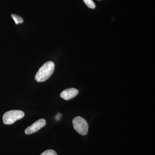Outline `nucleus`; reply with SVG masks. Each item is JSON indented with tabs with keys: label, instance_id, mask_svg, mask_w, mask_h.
<instances>
[{
	"label": "nucleus",
	"instance_id": "0eeeda50",
	"mask_svg": "<svg viewBox=\"0 0 155 155\" xmlns=\"http://www.w3.org/2000/svg\"><path fill=\"white\" fill-rule=\"evenodd\" d=\"M84 2L88 8L91 9L95 8L96 5L92 0H83Z\"/></svg>",
	"mask_w": 155,
	"mask_h": 155
},
{
	"label": "nucleus",
	"instance_id": "f257e3e1",
	"mask_svg": "<svg viewBox=\"0 0 155 155\" xmlns=\"http://www.w3.org/2000/svg\"><path fill=\"white\" fill-rule=\"evenodd\" d=\"M55 64L52 61H48L42 65L37 72L35 79L39 82H44L52 75L54 70Z\"/></svg>",
	"mask_w": 155,
	"mask_h": 155
},
{
	"label": "nucleus",
	"instance_id": "1a4fd4ad",
	"mask_svg": "<svg viewBox=\"0 0 155 155\" xmlns=\"http://www.w3.org/2000/svg\"><path fill=\"white\" fill-rule=\"evenodd\" d=\"M61 116V115L60 114H58V115H57V116H56V119H57V120H59V119H60V117Z\"/></svg>",
	"mask_w": 155,
	"mask_h": 155
},
{
	"label": "nucleus",
	"instance_id": "39448f33",
	"mask_svg": "<svg viewBox=\"0 0 155 155\" xmlns=\"http://www.w3.org/2000/svg\"><path fill=\"white\" fill-rule=\"evenodd\" d=\"M79 91L76 89L70 88L67 89L61 93L60 96L64 99L68 101L72 99L78 94Z\"/></svg>",
	"mask_w": 155,
	"mask_h": 155
},
{
	"label": "nucleus",
	"instance_id": "f03ea898",
	"mask_svg": "<svg viewBox=\"0 0 155 155\" xmlns=\"http://www.w3.org/2000/svg\"><path fill=\"white\" fill-rule=\"evenodd\" d=\"M24 116L25 114L21 110H13L8 111L3 115V122L5 125H11L17 120L22 119Z\"/></svg>",
	"mask_w": 155,
	"mask_h": 155
},
{
	"label": "nucleus",
	"instance_id": "9d476101",
	"mask_svg": "<svg viewBox=\"0 0 155 155\" xmlns=\"http://www.w3.org/2000/svg\"></svg>",
	"mask_w": 155,
	"mask_h": 155
},
{
	"label": "nucleus",
	"instance_id": "20e7f679",
	"mask_svg": "<svg viewBox=\"0 0 155 155\" xmlns=\"http://www.w3.org/2000/svg\"><path fill=\"white\" fill-rule=\"evenodd\" d=\"M46 124V122L45 119H39L36 122H34L31 125L27 127L25 130V133L26 134H30L35 133L42 127H44Z\"/></svg>",
	"mask_w": 155,
	"mask_h": 155
},
{
	"label": "nucleus",
	"instance_id": "7ed1b4c3",
	"mask_svg": "<svg viewBox=\"0 0 155 155\" xmlns=\"http://www.w3.org/2000/svg\"><path fill=\"white\" fill-rule=\"evenodd\" d=\"M74 129L79 134L84 136L88 133V125L85 119L81 116H76L72 120Z\"/></svg>",
	"mask_w": 155,
	"mask_h": 155
},
{
	"label": "nucleus",
	"instance_id": "6e6552de",
	"mask_svg": "<svg viewBox=\"0 0 155 155\" xmlns=\"http://www.w3.org/2000/svg\"><path fill=\"white\" fill-rule=\"evenodd\" d=\"M40 155H58V154L54 150H48L45 151Z\"/></svg>",
	"mask_w": 155,
	"mask_h": 155
},
{
	"label": "nucleus",
	"instance_id": "423d86ee",
	"mask_svg": "<svg viewBox=\"0 0 155 155\" xmlns=\"http://www.w3.org/2000/svg\"><path fill=\"white\" fill-rule=\"evenodd\" d=\"M11 17L14 19V22L16 24H18L19 23H22L23 22V19L22 17L18 15L15 14H12L11 15Z\"/></svg>",
	"mask_w": 155,
	"mask_h": 155
}]
</instances>
